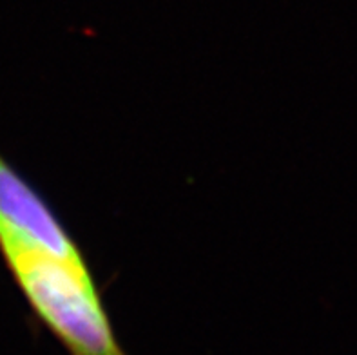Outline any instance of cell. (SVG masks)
I'll list each match as a JSON object with an SVG mask.
<instances>
[{"instance_id": "1", "label": "cell", "mask_w": 357, "mask_h": 355, "mask_svg": "<svg viewBox=\"0 0 357 355\" xmlns=\"http://www.w3.org/2000/svg\"><path fill=\"white\" fill-rule=\"evenodd\" d=\"M0 252L35 317L68 355H129L84 252L44 199L0 220Z\"/></svg>"}]
</instances>
